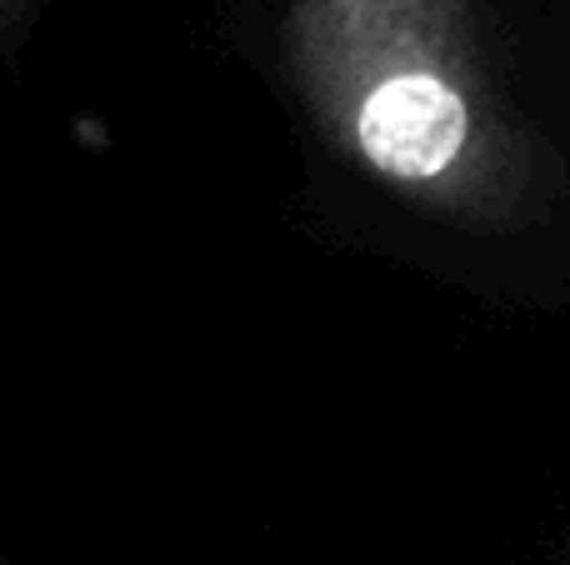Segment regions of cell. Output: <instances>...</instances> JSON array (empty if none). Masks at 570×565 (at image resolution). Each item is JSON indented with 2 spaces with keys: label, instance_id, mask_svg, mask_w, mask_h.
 <instances>
[{
  "label": "cell",
  "instance_id": "obj_1",
  "mask_svg": "<svg viewBox=\"0 0 570 565\" xmlns=\"http://www.w3.org/2000/svg\"><path fill=\"white\" fill-rule=\"evenodd\" d=\"M281 46L325 140L401 206L481 236L535 216L551 156L471 0H291Z\"/></svg>",
  "mask_w": 570,
  "mask_h": 565
},
{
  "label": "cell",
  "instance_id": "obj_2",
  "mask_svg": "<svg viewBox=\"0 0 570 565\" xmlns=\"http://www.w3.org/2000/svg\"><path fill=\"white\" fill-rule=\"evenodd\" d=\"M26 6V0H0V16H6V10H20Z\"/></svg>",
  "mask_w": 570,
  "mask_h": 565
}]
</instances>
